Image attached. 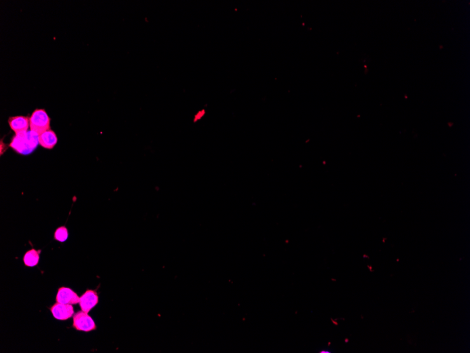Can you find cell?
<instances>
[{
	"label": "cell",
	"instance_id": "6da1fadb",
	"mask_svg": "<svg viewBox=\"0 0 470 353\" xmlns=\"http://www.w3.org/2000/svg\"><path fill=\"white\" fill-rule=\"evenodd\" d=\"M39 144V135L30 130L15 134L12 138L10 146L17 153L28 155L33 153Z\"/></svg>",
	"mask_w": 470,
	"mask_h": 353
},
{
	"label": "cell",
	"instance_id": "7a4b0ae2",
	"mask_svg": "<svg viewBox=\"0 0 470 353\" xmlns=\"http://www.w3.org/2000/svg\"><path fill=\"white\" fill-rule=\"evenodd\" d=\"M30 129L38 135L50 130L51 119L44 109H36L29 117Z\"/></svg>",
	"mask_w": 470,
	"mask_h": 353
},
{
	"label": "cell",
	"instance_id": "3957f363",
	"mask_svg": "<svg viewBox=\"0 0 470 353\" xmlns=\"http://www.w3.org/2000/svg\"><path fill=\"white\" fill-rule=\"evenodd\" d=\"M73 327L78 331L88 332L97 328L93 319L88 313L80 311L73 316Z\"/></svg>",
	"mask_w": 470,
	"mask_h": 353
},
{
	"label": "cell",
	"instance_id": "277c9868",
	"mask_svg": "<svg viewBox=\"0 0 470 353\" xmlns=\"http://www.w3.org/2000/svg\"><path fill=\"white\" fill-rule=\"evenodd\" d=\"M54 317L59 320H66L74 314L72 305L57 302L50 308Z\"/></svg>",
	"mask_w": 470,
	"mask_h": 353
},
{
	"label": "cell",
	"instance_id": "5b68a950",
	"mask_svg": "<svg viewBox=\"0 0 470 353\" xmlns=\"http://www.w3.org/2000/svg\"><path fill=\"white\" fill-rule=\"evenodd\" d=\"M99 297L97 293L92 290H87L80 298V306L82 311L88 313L93 307L97 305Z\"/></svg>",
	"mask_w": 470,
	"mask_h": 353
},
{
	"label": "cell",
	"instance_id": "8992f818",
	"mask_svg": "<svg viewBox=\"0 0 470 353\" xmlns=\"http://www.w3.org/2000/svg\"><path fill=\"white\" fill-rule=\"evenodd\" d=\"M80 298L77 293L71 288L62 287L59 288L56 300L59 303L76 305V304L79 303Z\"/></svg>",
	"mask_w": 470,
	"mask_h": 353
},
{
	"label": "cell",
	"instance_id": "52a82bcc",
	"mask_svg": "<svg viewBox=\"0 0 470 353\" xmlns=\"http://www.w3.org/2000/svg\"><path fill=\"white\" fill-rule=\"evenodd\" d=\"M9 125L15 134L26 132L30 128L29 117L24 116H12L9 119Z\"/></svg>",
	"mask_w": 470,
	"mask_h": 353
},
{
	"label": "cell",
	"instance_id": "ba28073f",
	"mask_svg": "<svg viewBox=\"0 0 470 353\" xmlns=\"http://www.w3.org/2000/svg\"><path fill=\"white\" fill-rule=\"evenodd\" d=\"M58 142V138L55 131L51 130L45 131L39 135V144L40 146L47 150H52Z\"/></svg>",
	"mask_w": 470,
	"mask_h": 353
},
{
	"label": "cell",
	"instance_id": "9c48e42d",
	"mask_svg": "<svg viewBox=\"0 0 470 353\" xmlns=\"http://www.w3.org/2000/svg\"><path fill=\"white\" fill-rule=\"evenodd\" d=\"M40 251L32 249L28 251L24 255V261L26 266L33 267L36 266L39 262Z\"/></svg>",
	"mask_w": 470,
	"mask_h": 353
},
{
	"label": "cell",
	"instance_id": "30bf717a",
	"mask_svg": "<svg viewBox=\"0 0 470 353\" xmlns=\"http://www.w3.org/2000/svg\"><path fill=\"white\" fill-rule=\"evenodd\" d=\"M69 237V231L66 226H60L56 230L55 233V240L59 242H65Z\"/></svg>",
	"mask_w": 470,
	"mask_h": 353
},
{
	"label": "cell",
	"instance_id": "8fae6325",
	"mask_svg": "<svg viewBox=\"0 0 470 353\" xmlns=\"http://www.w3.org/2000/svg\"><path fill=\"white\" fill-rule=\"evenodd\" d=\"M0 148H1V155H3L4 154V152L6 151L8 149V147L3 142V140H1V144H0Z\"/></svg>",
	"mask_w": 470,
	"mask_h": 353
}]
</instances>
